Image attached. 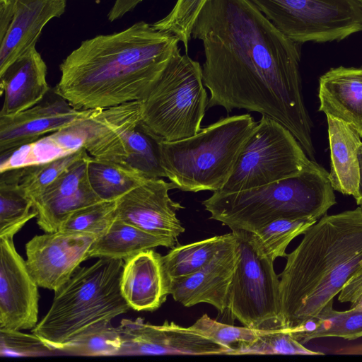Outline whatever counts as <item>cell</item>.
<instances>
[{
    "instance_id": "obj_14",
    "label": "cell",
    "mask_w": 362,
    "mask_h": 362,
    "mask_svg": "<svg viewBox=\"0 0 362 362\" xmlns=\"http://www.w3.org/2000/svg\"><path fill=\"white\" fill-rule=\"evenodd\" d=\"M38 287L13 238H0V330L32 329L37 325Z\"/></svg>"
},
{
    "instance_id": "obj_13",
    "label": "cell",
    "mask_w": 362,
    "mask_h": 362,
    "mask_svg": "<svg viewBox=\"0 0 362 362\" xmlns=\"http://www.w3.org/2000/svg\"><path fill=\"white\" fill-rule=\"evenodd\" d=\"M98 237L58 230L35 235L25 244L26 264L39 287L57 291L88 259Z\"/></svg>"
},
{
    "instance_id": "obj_5",
    "label": "cell",
    "mask_w": 362,
    "mask_h": 362,
    "mask_svg": "<svg viewBox=\"0 0 362 362\" xmlns=\"http://www.w3.org/2000/svg\"><path fill=\"white\" fill-rule=\"evenodd\" d=\"M124 260L101 257L79 267L57 291L47 314L31 329L58 351L92 327L111 322L130 308L120 287Z\"/></svg>"
},
{
    "instance_id": "obj_18",
    "label": "cell",
    "mask_w": 362,
    "mask_h": 362,
    "mask_svg": "<svg viewBox=\"0 0 362 362\" xmlns=\"http://www.w3.org/2000/svg\"><path fill=\"white\" fill-rule=\"evenodd\" d=\"M90 158V156L75 163L33 201V209L37 212V223L45 233L59 230L73 212L102 201L88 180Z\"/></svg>"
},
{
    "instance_id": "obj_17",
    "label": "cell",
    "mask_w": 362,
    "mask_h": 362,
    "mask_svg": "<svg viewBox=\"0 0 362 362\" xmlns=\"http://www.w3.org/2000/svg\"><path fill=\"white\" fill-rule=\"evenodd\" d=\"M236 262V239L232 232L226 244L203 267L185 277L170 280L168 293L185 307L206 303L223 313L227 310Z\"/></svg>"
},
{
    "instance_id": "obj_20",
    "label": "cell",
    "mask_w": 362,
    "mask_h": 362,
    "mask_svg": "<svg viewBox=\"0 0 362 362\" xmlns=\"http://www.w3.org/2000/svg\"><path fill=\"white\" fill-rule=\"evenodd\" d=\"M47 67L35 46L0 74L1 94L4 95L0 115H10L40 103L49 90Z\"/></svg>"
},
{
    "instance_id": "obj_21",
    "label": "cell",
    "mask_w": 362,
    "mask_h": 362,
    "mask_svg": "<svg viewBox=\"0 0 362 362\" xmlns=\"http://www.w3.org/2000/svg\"><path fill=\"white\" fill-rule=\"evenodd\" d=\"M120 287L131 308L136 311L159 308L169 295L161 255L149 249L124 260Z\"/></svg>"
},
{
    "instance_id": "obj_35",
    "label": "cell",
    "mask_w": 362,
    "mask_h": 362,
    "mask_svg": "<svg viewBox=\"0 0 362 362\" xmlns=\"http://www.w3.org/2000/svg\"><path fill=\"white\" fill-rule=\"evenodd\" d=\"M207 0H177L171 11L152 25L157 30L178 37L186 52L194 23Z\"/></svg>"
},
{
    "instance_id": "obj_1",
    "label": "cell",
    "mask_w": 362,
    "mask_h": 362,
    "mask_svg": "<svg viewBox=\"0 0 362 362\" xmlns=\"http://www.w3.org/2000/svg\"><path fill=\"white\" fill-rule=\"evenodd\" d=\"M192 37L202 42L208 107L244 109L287 128L314 160L312 121L305 107L300 44L282 33L250 0H207Z\"/></svg>"
},
{
    "instance_id": "obj_6",
    "label": "cell",
    "mask_w": 362,
    "mask_h": 362,
    "mask_svg": "<svg viewBox=\"0 0 362 362\" xmlns=\"http://www.w3.org/2000/svg\"><path fill=\"white\" fill-rule=\"evenodd\" d=\"M257 123L248 113L228 116L190 137L160 141L161 165L173 189L221 190Z\"/></svg>"
},
{
    "instance_id": "obj_4",
    "label": "cell",
    "mask_w": 362,
    "mask_h": 362,
    "mask_svg": "<svg viewBox=\"0 0 362 362\" xmlns=\"http://www.w3.org/2000/svg\"><path fill=\"white\" fill-rule=\"evenodd\" d=\"M329 173L315 163L300 174L249 189L216 191L202 204L231 231L255 232L279 218H318L336 204Z\"/></svg>"
},
{
    "instance_id": "obj_10",
    "label": "cell",
    "mask_w": 362,
    "mask_h": 362,
    "mask_svg": "<svg viewBox=\"0 0 362 362\" xmlns=\"http://www.w3.org/2000/svg\"><path fill=\"white\" fill-rule=\"evenodd\" d=\"M236 239L237 262L227 311L243 326L255 329L283 327L279 277L274 262L251 243L245 231H232Z\"/></svg>"
},
{
    "instance_id": "obj_34",
    "label": "cell",
    "mask_w": 362,
    "mask_h": 362,
    "mask_svg": "<svg viewBox=\"0 0 362 362\" xmlns=\"http://www.w3.org/2000/svg\"><path fill=\"white\" fill-rule=\"evenodd\" d=\"M117 202L102 200L73 212L59 230L89 233L100 237L107 232L116 218Z\"/></svg>"
},
{
    "instance_id": "obj_2",
    "label": "cell",
    "mask_w": 362,
    "mask_h": 362,
    "mask_svg": "<svg viewBox=\"0 0 362 362\" xmlns=\"http://www.w3.org/2000/svg\"><path fill=\"white\" fill-rule=\"evenodd\" d=\"M175 35L139 21L85 40L60 64L54 93L78 110L141 101L180 49Z\"/></svg>"
},
{
    "instance_id": "obj_38",
    "label": "cell",
    "mask_w": 362,
    "mask_h": 362,
    "mask_svg": "<svg viewBox=\"0 0 362 362\" xmlns=\"http://www.w3.org/2000/svg\"><path fill=\"white\" fill-rule=\"evenodd\" d=\"M362 293V272L351 279L340 291L341 303H353Z\"/></svg>"
},
{
    "instance_id": "obj_28",
    "label": "cell",
    "mask_w": 362,
    "mask_h": 362,
    "mask_svg": "<svg viewBox=\"0 0 362 362\" xmlns=\"http://www.w3.org/2000/svg\"><path fill=\"white\" fill-rule=\"evenodd\" d=\"M317 221L313 218H283L274 220L255 232L247 233L253 245L274 262L278 257H286V250L289 243Z\"/></svg>"
},
{
    "instance_id": "obj_41",
    "label": "cell",
    "mask_w": 362,
    "mask_h": 362,
    "mask_svg": "<svg viewBox=\"0 0 362 362\" xmlns=\"http://www.w3.org/2000/svg\"><path fill=\"white\" fill-rule=\"evenodd\" d=\"M336 354L362 355V344L340 348L334 352Z\"/></svg>"
},
{
    "instance_id": "obj_3",
    "label": "cell",
    "mask_w": 362,
    "mask_h": 362,
    "mask_svg": "<svg viewBox=\"0 0 362 362\" xmlns=\"http://www.w3.org/2000/svg\"><path fill=\"white\" fill-rule=\"evenodd\" d=\"M362 272V204L325 215L286 256L279 275L284 328L315 317Z\"/></svg>"
},
{
    "instance_id": "obj_32",
    "label": "cell",
    "mask_w": 362,
    "mask_h": 362,
    "mask_svg": "<svg viewBox=\"0 0 362 362\" xmlns=\"http://www.w3.org/2000/svg\"><path fill=\"white\" fill-rule=\"evenodd\" d=\"M318 325L316 329L306 335L300 343L321 337H340L354 340L362 337V311L349 309L337 311L333 309V302L325 306L316 316Z\"/></svg>"
},
{
    "instance_id": "obj_25",
    "label": "cell",
    "mask_w": 362,
    "mask_h": 362,
    "mask_svg": "<svg viewBox=\"0 0 362 362\" xmlns=\"http://www.w3.org/2000/svg\"><path fill=\"white\" fill-rule=\"evenodd\" d=\"M21 167L0 172V238L13 236L37 212L19 185Z\"/></svg>"
},
{
    "instance_id": "obj_42",
    "label": "cell",
    "mask_w": 362,
    "mask_h": 362,
    "mask_svg": "<svg viewBox=\"0 0 362 362\" xmlns=\"http://www.w3.org/2000/svg\"><path fill=\"white\" fill-rule=\"evenodd\" d=\"M358 157L360 165V182H359V195L362 201V144L358 149Z\"/></svg>"
},
{
    "instance_id": "obj_24",
    "label": "cell",
    "mask_w": 362,
    "mask_h": 362,
    "mask_svg": "<svg viewBox=\"0 0 362 362\" xmlns=\"http://www.w3.org/2000/svg\"><path fill=\"white\" fill-rule=\"evenodd\" d=\"M177 242L148 233L115 219L105 233L98 237L88 251V257H106L126 260L136 254L156 247L173 248Z\"/></svg>"
},
{
    "instance_id": "obj_11",
    "label": "cell",
    "mask_w": 362,
    "mask_h": 362,
    "mask_svg": "<svg viewBox=\"0 0 362 362\" xmlns=\"http://www.w3.org/2000/svg\"><path fill=\"white\" fill-rule=\"evenodd\" d=\"M287 37L302 44L362 31L361 0H250Z\"/></svg>"
},
{
    "instance_id": "obj_7",
    "label": "cell",
    "mask_w": 362,
    "mask_h": 362,
    "mask_svg": "<svg viewBox=\"0 0 362 362\" xmlns=\"http://www.w3.org/2000/svg\"><path fill=\"white\" fill-rule=\"evenodd\" d=\"M202 67L179 49L141 102V127L163 141L190 137L201 130L208 107Z\"/></svg>"
},
{
    "instance_id": "obj_44",
    "label": "cell",
    "mask_w": 362,
    "mask_h": 362,
    "mask_svg": "<svg viewBox=\"0 0 362 362\" xmlns=\"http://www.w3.org/2000/svg\"><path fill=\"white\" fill-rule=\"evenodd\" d=\"M361 2H362V0H361Z\"/></svg>"
},
{
    "instance_id": "obj_31",
    "label": "cell",
    "mask_w": 362,
    "mask_h": 362,
    "mask_svg": "<svg viewBox=\"0 0 362 362\" xmlns=\"http://www.w3.org/2000/svg\"><path fill=\"white\" fill-rule=\"evenodd\" d=\"M160 141L139 124L127 136L124 163L148 178L165 177L161 165Z\"/></svg>"
},
{
    "instance_id": "obj_36",
    "label": "cell",
    "mask_w": 362,
    "mask_h": 362,
    "mask_svg": "<svg viewBox=\"0 0 362 362\" xmlns=\"http://www.w3.org/2000/svg\"><path fill=\"white\" fill-rule=\"evenodd\" d=\"M190 327L201 334L230 348L232 351L254 341L264 330L225 324L211 318L207 314L202 315Z\"/></svg>"
},
{
    "instance_id": "obj_15",
    "label": "cell",
    "mask_w": 362,
    "mask_h": 362,
    "mask_svg": "<svg viewBox=\"0 0 362 362\" xmlns=\"http://www.w3.org/2000/svg\"><path fill=\"white\" fill-rule=\"evenodd\" d=\"M172 189L163 178L146 179L116 200L115 219L177 243L185 229L177 211L184 206L170 197Z\"/></svg>"
},
{
    "instance_id": "obj_19",
    "label": "cell",
    "mask_w": 362,
    "mask_h": 362,
    "mask_svg": "<svg viewBox=\"0 0 362 362\" xmlns=\"http://www.w3.org/2000/svg\"><path fill=\"white\" fill-rule=\"evenodd\" d=\"M66 4L67 0H16L12 21L0 40V74L35 46L44 27L64 13Z\"/></svg>"
},
{
    "instance_id": "obj_40",
    "label": "cell",
    "mask_w": 362,
    "mask_h": 362,
    "mask_svg": "<svg viewBox=\"0 0 362 362\" xmlns=\"http://www.w3.org/2000/svg\"><path fill=\"white\" fill-rule=\"evenodd\" d=\"M16 0H0V40L5 35L15 12Z\"/></svg>"
},
{
    "instance_id": "obj_33",
    "label": "cell",
    "mask_w": 362,
    "mask_h": 362,
    "mask_svg": "<svg viewBox=\"0 0 362 362\" xmlns=\"http://www.w3.org/2000/svg\"><path fill=\"white\" fill-rule=\"evenodd\" d=\"M286 354L320 356L325 354L310 350L295 339L285 328L262 330L252 342L238 347L230 355Z\"/></svg>"
},
{
    "instance_id": "obj_12",
    "label": "cell",
    "mask_w": 362,
    "mask_h": 362,
    "mask_svg": "<svg viewBox=\"0 0 362 362\" xmlns=\"http://www.w3.org/2000/svg\"><path fill=\"white\" fill-rule=\"evenodd\" d=\"M122 339L119 356L229 355L232 349L197 332L165 321L161 325L144 319H122L117 327Z\"/></svg>"
},
{
    "instance_id": "obj_9",
    "label": "cell",
    "mask_w": 362,
    "mask_h": 362,
    "mask_svg": "<svg viewBox=\"0 0 362 362\" xmlns=\"http://www.w3.org/2000/svg\"><path fill=\"white\" fill-rule=\"evenodd\" d=\"M316 162L308 158L293 134L262 115L245 143L233 171L219 191L233 192L296 176Z\"/></svg>"
},
{
    "instance_id": "obj_39",
    "label": "cell",
    "mask_w": 362,
    "mask_h": 362,
    "mask_svg": "<svg viewBox=\"0 0 362 362\" xmlns=\"http://www.w3.org/2000/svg\"><path fill=\"white\" fill-rule=\"evenodd\" d=\"M144 0H115L108 14L110 22L117 21L133 11Z\"/></svg>"
},
{
    "instance_id": "obj_8",
    "label": "cell",
    "mask_w": 362,
    "mask_h": 362,
    "mask_svg": "<svg viewBox=\"0 0 362 362\" xmlns=\"http://www.w3.org/2000/svg\"><path fill=\"white\" fill-rule=\"evenodd\" d=\"M141 120V102L134 101L104 109L71 125L14 151V167L43 163L84 148L95 158L124 163L129 132Z\"/></svg>"
},
{
    "instance_id": "obj_22",
    "label": "cell",
    "mask_w": 362,
    "mask_h": 362,
    "mask_svg": "<svg viewBox=\"0 0 362 362\" xmlns=\"http://www.w3.org/2000/svg\"><path fill=\"white\" fill-rule=\"evenodd\" d=\"M319 111L339 119L362 137V68L331 69L320 78Z\"/></svg>"
},
{
    "instance_id": "obj_30",
    "label": "cell",
    "mask_w": 362,
    "mask_h": 362,
    "mask_svg": "<svg viewBox=\"0 0 362 362\" xmlns=\"http://www.w3.org/2000/svg\"><path fill=\"white\" fill-rule=\"evenodd\" d=\"M122 339L110 322L96 325L58 351V354L85 356H119Z\"/></svg>"
},
{
    "instance_id": "obj_16",
    "label": "cell",
    "mask_w": 362,
    "mask_h": 362,
    "mask_svg": "<svg viewBox=\"0 0 362 362\" xmlns=\"http://www.w3.org/2000/svg\"><path fill=\"white\" fill-rule=\"evenodd\" d=\"M42 100L16 114L0 115L1 156L69 127L98 110L76 109L58 95L54 99Z\"/></svg>"
},
{
    "instance_id": "obj_37",
    "label": "cell",
    "mask_w": 362,
    "mask_h": 362,
    "mask_svg": "<svg viewBox=\"0 0 362 362\" xmlns=\"http://www.w3.org/2000/svg\"><path fill=\"white\" fill-rule=\"evenodd\" d=\"M56 354L33 332L26 334L21 330H0L1 357L45 356Z\"/></svg>"
},
{
    "instance_id": "obj_26",
    "label": "cell",
    "mask_w": 362,
    "mask_h": 362,
    "mask_svg": "<svg viewBox=\"0 0 362 362\" xmlns=\"http://www.w3.org/2000/svg\"><path fill=\"white\" fill-rule=\"evenodd\" d=\"M88 177L93 191L105 201L117 200L148 179L124 163L92 156L88 162Z\"/></svg>"
},
{
    "instance_id": "obj_23",
    "label": "cell",
    "mask_w": 362,
    "mask_h": 362,
    "mask_svg": "<svg viewBox=\"0 0 362 362\" xmlns=\"http://www.w3.org/2000/svg\"><path fill=\"white\" fill-rule=\"evenodd\" d=\"M331 153V170L329 173L333 189L351 195L358 205L360 165L358 149L362 142L358 133L344 122L327 116Z\"/></svg>"
},
{
    "instance_id": "obj_43",
    "label": "cell",
    "mask_w": 362,
    "mask_h": 362,
    "mask_svg": "<svg viewBox=\"0 0 362 362\" xmlns=\"http://www.w3.org/2000/svg\"><path fill=\"white\" fill-rule=\"evenodd\" d=\"M350 309L362 311V293L353 303H351Z\"/></svg>"
},
{
    "instance_id": "obj_27",
    "label": "cell",
    "mask_w": 362,
    "mask_h": 362,
    "mask_svg": "<svg viewBox=\"0 0 362 362\" xmlns=\"http://www.w3.org/2000/svg\"><path fill=\"white\" fill-rule=\"evenodd\" d=\"M232 232L172 248L161 255V264L168 286L170 280L185 277L207 264L226 244Z\"/></svg>"
},
{
    "instance_id": "obj_29",
    "label": "cell",
    "mask_w": 362,
    "mask_h": 362,
    "mask_svg": "<svg viewBox=\"0 0 362 362\" xmlns=\"http://www.w3.org/2000/svg\"><path fill=\"white\" fill-rule=\"evenodd\" d=\"M89 156L80 148L43 163L23 166L19 185L33 202L75 163Z\"/></svg>"
}]
</instances>
